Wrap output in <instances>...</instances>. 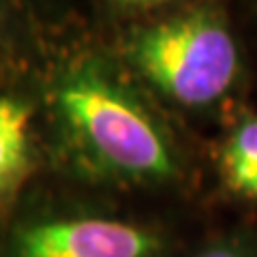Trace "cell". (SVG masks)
I'll return each instance as SVG.
<instances>
[{
	"mask_svg": "<svg viewBox=\"0 0 257 257\" xmlns=\"http://www.w3.org/2000/svg\"><path fill=\"white\" fill-rule=\"evenodd\" d=\"M71 142L96 170L126 180H170L174 148L150 111L96 64H79L54 90Z\"/></svg>",
	"mask_w": 257,
	"mask_h": 257,
	"instance_id": "cell-1",
	"label": "cell"
},
{
	"mask_svg": "<svg viewBox=\"0 0 257 257\" xmlns=\"http://www.w3.org/2000/svg\"><path fill=\"white\" fill-rule=\"evenodd\" d=\"M133 69L184 107L223 101L242 75V52L223 11L199 7L133 32L126 43Z\"/></svg>",
	"mask_w": 257,
	"mask_h": 257,
	"instance_id": "cell-2",
	"label": "cell"
},
{
	"mask_svg": "<svg viewBox=\"0 0 257 257\" xmlns=\"http://www.w3.org/2000/svg\"><path fill=\"white\" fill-rule=\"evenodd\" d=\"M152 231L114 219H56L18 229L9 257H159Z\"/></svg>",
	"mask_w": 257,
	"mask_h": 257,
	"instance_id": "cell-3",
	"label": "cell"
},
{
	"mask_svg": "<svg viewBox=\"0 0 257 257\" xmlns=\"http://www.w3.org/2000/svg\"><path fill=\"white\" fill-rule=\"evenodd\" d=\"M30 105L0 96V202L15 195L30 172Z\"/></svg>",
	"mask_w": 257,
	"mask_h": 257,
	"instance_id": "cell-4",
	"label": "cell"
},
{
	"mask_svg": "<svg viewBox=\"0 0 257 257\" xmlns=\"http://www.w3.org/2000/svg\"><path fill=\"white\" fill-rule=\"evenodd\" d=\"M219 172L234 195L257 202V114L231 126L221 146Z\"/></svg>",
	"mask_w": 257,
	"mask_h": 257,
	"instance_id": "cell-5",
	"label": "cell"
},
{
	"mask_svg": "<svg viewBox=\"0 0 257 257\" xmlns=\"http://www.w3.org/2000/svg\"><path fill=\"white\" fill-rule=\"evenodd\" d=\"M199 257H251L246 246L238 240H221V242L212 244L210 248L199 255Z\"/></svg>",
	"mask_w": 257,
	"mask_h": 257,
	"instance_id": "cell-6",
	"label": "cell"
},
{
	"mask_svg": "<svg viewBox=\"0 0 257 257\" xmlns=\"http://www.w3.org/2000/svg\"><path fill=\"white\" fill-rule=\"evenodd\" d=\"M118 5H124V7H152V5H163V3H170V0H116Z\"/></svg>",
	"mask_w": 257,
	"mask_h": 257,
	"instance_id": "cell-7",
	"label": "cell"
}]
</instances>
